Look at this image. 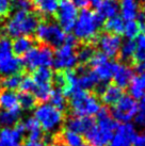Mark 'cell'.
<instances>
[{"label": "cell", "mask_w": 145, "mask_h": 146, "mask_svg": "<svg viewBox=\"0 0 145 146\" xmlns=\"http://www.w3.org/2000/svg\"><path fill=\"white\" fill-rule=\"evenodd\" d=\"M34 38L31 36H18L14 38L12 42V52L14 56L19 58L20 56H25L31 48L34 47Z\"/></svg>", "instance_id": "5bb4252c"}, {"label": "cell", "mask_w": 145, "mask_h": 146, "mask_svg": "<svg viewBox=\"0 0 145 146\" xmlns=\"http://www.w3.org/2000/svg\"><path fill=\"white\" fill-rule=\"evenodd\" d=\"M129 95L136 100L141 99L145 95V84L142 81L140 76H136L132 78V80L129 83Z\"/></svg>", "instance_id": "f1b7e54d"}, {"label": "cell", "mask_w": 145, "mask_h": 146, "mask_svg": "<svg viewBox=\"0 0 145 146\" xmlns=\"http://www.w3.org/2000/svg\"><path fill=\"white\" fill-rule=\"evenodd\" d=\"M31 77L35 84H48L53 83V74L49 67H39L33 70Z\"/></svg>", "instance_id": "4316f807"}, {"label": "cell", "mask_w": 145, "mask_h": 146, "mask_svg": "<svg viewBox=\"0 0 145 146\" xmlns=\"http://www.w3.org/2000/svg\"><path fill=\"white\" fill-rule=\"evenodd\" d=\"M12 10L11 0H0V17H7Z\"/></svg>", "instance_id": "b9f144b4"}, {"label": "cell", "mask_w": 145, "mask_h": 146, "mask_svg": "<svg viewBox=\"0 0 145 146\" xmlns=\"http://www.w3.org/2000/svg\"><path fill=\"white\" fill-rule=\"evenodd\" d=\"M51 146H67L64 142H62V140L59 138V134H56V138H55V141L51 144Z\"/></svg>", "instance_id": "7dc6e473"}, {"label": "cell", "mask_w": 145, "mask_h": 146, "mask_svg": "<svg viewBox=\"0 0 145 146\" xmlns=\"http://www.w3.org/2000/svg\"><path fill=\"white\" fill-rule=\"evenodd\" d=\"M26 131L29 132L28 141H41L43 139V130L34 116H30L23 122Z\"/></svg>", "instance_id": "7402d4cb"}, {"label": "cell", "mask_w": 145, "mask_h": 146, "mask_svg": "<svg viewBox=\"0 0 145 146\" xmlns=\"http://www.w3.org/2000/svg\"><path fill=\"white\" fill-rule=\"evenodd\" d=\"M41 21V16L34 12L15 11L4 26V31L9 37L16 38L21 35L30 36L33 32H35Z\"/></svg>", "instance_id": "7a4b0ae2"}, {"label": "cell", "mask_w": 145, "mask_h": 146, "mask_svg": "<svg viewBox=\"0 0 145 146\" xmlns=\"http://www.w3.org/2000/svg\"><path fill=\"white\" fill-rule=\"evenodd\" d=\"M49 100H50V105L55 107L61 112H64L66 108H67V102H66V98L63 95L62 90L60 89H53L50 96H49Z\"/></svg>", "instance_id": "83f0119b"}, {"label": "cell", "mask_w": 145, "mask_h": 146, "mask_svg": "<svg viewBox=\"0 0 145 146\" xmlns=\"http://www.w3.org/2000/svg\"><path fill=\"white\" fill-rule=\"evenodd\" d=\"M21 77H23L21 74H15V75L2 78V80L0 81L1 88H3V90H9V91H14L18 89L20 81H21Z\"/></svg>", "instance_id": "836d02e7"}, {"label": "cell", "mask_w": 145, "mask_h": 146, "mask_svg": "<svg viewBox=\"0 0 145 146\" xmlns=\"http://www.w3.org/2000/svg\"><path fill=\"white\" fill-rule=\"evenodd\" d=\"M12 42L7 36L0 37V59L12 54Z\"/></svg>", "instance_id": "8d00e7d4"}, {"label": "cell", "mask_w": 145, "mask_h": 146, "mask_svg": "<svg viewBox=\"0 0 145 146\" xmlns=\"http://www.w3.org/2000/svg\"><path fill=\"white\" fill-rule=\"evenodd\" d=\"M23 63L28 70H35L39 67H50L53 61V51L47 45L33 47L24 56Z\"/></svg>", "instance_id": "8992f818"}, {"label": "cell", "mask_w": 145, "mask_h": 146, "mask_svg": "<svg viewBox=\"0 0 145 146\" xmlns=\"http://www.w3.org/2000/svg\"><path fill=\"white\" fill-rule=\"evenodd\" d=\"M98 82H100V80L96 73L93 69L88 68L84 73L78 77V88L80 90L89 92L90 90H93L95 88V85Z\"/></svg>", "instance_id": "ffe728a7"}, {"label": "cell", "mask_w": 145, "mask_h": 146, "mask_svg": "<svg viewBox=\"0 0 145 146\" xmlns=\"http://www.w3.org/2000/svg\"><path fill=\"white\" fill-rule=\"evenodd\" d=\"M11 1H14V2H16L17 0H11Z\"/></svg>", "instance_id": "816d5d0a"}, {"label": "cell", "mask_w": 145, "mask_h": 146, "mask_svg": "<svg viewBox=\"0 0 145 146\" xmlns=\"http://www.w3.org/2000/svg\"><path fill=\"white\" fill-rule=\"evenodd\" d=\"M137 49V45H136V41L133 40H127L121 45V48L118 50V54H117V59L120 61L124 62V64H127L131 61L132 63V58L134 56Z\"/></svg>", "instance_id": "cb8c5ba5"}, {"label": "cell", "mask_w": 145, "mask_h": 146, "mask_svg": "<svg viewBox=\"0 0 145 146\" xmlns=\"http://www.w3.org/2000/svg\"><path fill=\"white\" fill-rule=\"evenodd\" d=\"M133 72L132 67L128 64H120L118 68L116 69V72L113 76V80H114V84H116L118 88H121L122 90L127 88L130 83V81L133 78Z\"/></svg>", "instance_id": "4fadbf2b"}, {"label": "cell", "mask_w": 145, "mask_h": 146, "mask_svg": "<svg viewBox=\"0 0 145 146\" xmlns=\"http://www.w3.org/2000/svg\"><path fill=\"white\" fill-rule=\"evenodd\" d=\"M58 0H33V7L40 16H53L58 10Z\"/></svg>", "instance_id": "ac0fdd59"}, {"label": "cell", "mask_w": 145, "mask_h": 146, "mask_svg": "<svg viewBox=\"0 0 145 146\" xmlns=\"http://www.w3.org/2000/svg\"><path fill=\"white\" fill-rule=\"evenodd\" d=\"M140 78H141V79H142V81L144 82V84H145V73L141 74V75H140Z\"/></svg>", "instance_id": "681fc988"}, {"label": "cell", "mask_w": 145, "mask_h": 146, "mask_svg": "<svg viewBox=\"0 0 145 146\" xmlns=\"http://www.w3.org/2000/svg\"><path fill=\"white\" fill-rule=\"evenodd\" d=\"M78 10L71 0H60L56 12V18L64 32H71L76 24Z\"/></svg>", "instance_id": "ba28073f"}, {"label": "cell", "mask_w": 145, "mask_h": 146, "mask_svg": "<svg viewBox=\"0 0 145 146\" xmlns=\"http://www.w3.org/2000/svg\"><path fill=\"white\" fill-rule=\"evenodd\" d=\"M35 86V83L33 81L31 76L25 75L24 77H21V81L19 84L20 92H27V93H32L33 89Z\"/></svg>", "instance_id": "74e56055"}, {"label": "cell", "mask_w": 145, "mask_h": 146, "mask_svg": "<svg viewBox=\"0 0 145 146\" xmlns=\"http://www.w3.org/2000/svg\"><path fill=\"white\" fill-rule=\"evenodd\" d=\"M34 117L39 122L43 131L48 134L56 133L59 131L64 123V114L59 111L50 104H42L36 106L34 111Z\"/></svg>", "instance_id": "277c9868"}, {"label": "cell", "mask_w": 145, "mask_h": 146, "mask_svg": "<svg viewBox=\"0 0 145 146\" xmlns=\"http://www.w3.org/2000/svg\"><path fill=\"white\" fill-rule=\"evenodd\" d=\"M36 38L50 48H59L64 44L65 32L56 23L41 21L35 30Z\"/></svg>", "instance_id": "5b68a950"}, {"label": "cell", "mask_w": 145, "mask_h": 146, "mask_svg": "<svg viewBox=\"0 0 145 146\" xmlns=\"http://www.w3.org/2000/svg\"><path fill=\"white\" fill-rule=\"evenodd\" d=\"M16 11H24V12H32L33 1L32 0H17L15 2Z\"/></svg>", "instance_id": "ab89813d"}, {"label": "cell", "mask_w": 145, "mask_h": 146, "mask_svg": "<svg viewBox=\"0 0 145 146\" xmlns=\"http://www.w3.org/2000/svg\"><path fill=\"white\" fill-rule=\"evenodd\" d=\"M21 114V109L17 108L14 110L0 109V128H12L18 123Z\"/></svg>", "instance_id": "d6986e66"}, {"label": "cell", "mask_w": 145, "mask_h": 146, "mask_svg": "<svg viewBox=\"0 0 145 146\" xmlns=\"http://www.w3.org/2000/svg\"><path fill=\"white\" fill-rule=\"evenodd\" d=\"M95 124L96 123L93 117H89V116L80 117V116H75V115H71L69 117L64 118V123H63L65 130H69L78 134H84Z\"/></svg>", "instance_id": "8fae6325"}, {"label": "cell", "mask_w": 145, "mask_h": 146, "mask_svg": "<svg viewBox=\"0 0 145 146\" xmlns=\"http://www.w3.org/2000/svg\"><path fill=\"white\" fill-rule=\"evenodd\" d=\"M59 138L67 146H81L83 144V139L80 134L69 130H64L62 133L59 134Z\"/></svg>", "instance_id": "d6a6232c"}, {"label": "cell", "mask_w": 145, "mask_h": 146, "mask_svg": "<svg viewBox=\"0 0 145 146\" xmlns=\"http://www.w3.org/2000/svg\"><path fill=\"white\" fill-rule=\"evenodd\" d=\"M53 91V83H48V84H35L34 89L32 91V94L36 100L45 104L49 99L50 93Z\"/></svg>", "instance_id": "4dcf8cb0"}, {"label": "cell", "mask_w": 145, "mask_h": 146, "mask_svg": "<svg viewBox=\"0 0 145 146\" xmlns=\"http://www.w3.org/2000/svg\"><path fill=\"white\" fill-rule=\"evenodd\" d=\"M137 134L136 128L132 124H121L117 126L112 140L107 146H131Z\"/></svg>", "instance_id": "30bf717a"}, {"label": "cell", "mask_w": 145, "mask_h": 146, "mask_svg": "<svg viewBox=\"0 0 145 146\" xmlns=\"http://www.w3.org/2000/svg\"><path fill=\"white\" fill-rule=\"evenodd\" d=\"M133 146H145V133L137 134L132 142Z\"/></svg>", "instance_id": "7bdbcfd3"}, {"label": "cell", "mask_w": 145, "mask_h": 146, "mask_svg": "<svg viewBox=\"0 0 145 146\" xmlns=\"http://www.w3.org/2000/svg\"><path fill=\"white\" fill-rule=\"evenodd\" d=\"M124 21L121 16H116L108 18L107 21L104 23V28H105V32L111 33V34H116V35H121L124 32Z\"/></svg>", "instance_id": "484cf974"}, {"label": "cell", "mask_w": 145, "mask_h": 146, "mask_svg": "<svg viewBox=\"0 0 145 146\" xmlns=\"http://www.w3.org/2000/svg\"><path fill=\"white\" fill-rule=\"evenodd\" d=\"M53 83L56 85L57 89H64L66 86V79L64 76V72H57L53 77Z\"/></svg>", "instance_id": "60d3db41"}, {"label": "cell", "mask_w": 145, "mask_h": 146, "mask_svg": "<svg viewBox=\"0 0 145 146\" xmlns=\"http://www.w3.org/2000/svg\"><path fill=\"white\" fill-rule=\"evenodd\" d=\"M120 9L123 21H134V18H137L139 4L136 0H122Z\"/></svg>", "instance_id": "603a6c76"}, {"label": "cell", "mask_w": 145, "mask_h": 146, "mask_svg": "<svg viewBox=\"0 0 145 146\" xmlns=\"http://www.w3.org/2000/svg\"><path fill=\"white\" fill-rule=\"evenodd\" d=\"M24 146H46V144L42 141H27Z\"/></svg>", "instance_id": "f6af8a7d"}, {"label": "cell", "mask_w": 145, "mask_h": 146, "mask_svg": "<svg viewBox=\"0 0 145 146\" xmlns=\"http://www.w3.org/2000/svg\"><path fill=\"white\" fill-rule=\"evenodd\" d=\"M96 10L97 14L104 19L111 18L117 15L120 11V3L117 0H101Z\"/></svg>", "instance_id": "9a60e30c"}, {"label": "cell", "mask_w": 145, "mask_h": 146, "mask_svg": "<svg viewBox=\"0 0 145 146\" xmlns=\"http://www.w3.org/2000/svg\"><path fill=\"white\" fill-rule=\"evenodd\" d=\"M18 105H19L20 109L27 110H33L36 108L37 106V100L34 97L32 93H27V92H20L18 94Z\"/></svg>", "instance_id": "f546056e"}, {"label": "cell", "mask_w": 145, "mask_h": 146, "mask_svg": "<svg viewBox=\"0 0 145 146\" xmlns=\"http://www.w3.org/2000/svg\"><path fill=\"white\" fill-rule=\"evenodd\" d=\"M123 95H124V93H123V90L121 88H118L114 83H109L106 88L104 94L100 96V99L107 107L108 106H114L121 99Z\"/></svg>", "instance_id": "2e32d148"}, {"label": "cell", "mask_w": 145, "mask_h": 146, "mask_svg": "<svg viewBox=\"0 0 145 146\" xmlns=\"http://www.w3.org/2000/svg\"><path fill=\"white\" fill-rule=\"evenodd\" d=\"M137 112L138 102L130 95H123L110 110V115L116 123L126 124L136 116Z\"/></svg>", "instance_id": "52a82bcc"}, {"label": "cell", "mask_w": 145, "mask_h": 146, "mask_svg": "<svg viewBox=\"0 0 145 146\" xmlns=\"http://www.w3.org/2000/svg\"><path fill=\"white\" fill-rule=\"evenodd\" d=\"M25 66L20 58L10 54L0 59V77H8L15 74H23Z\"/></svg>", "instance_id": "7c38bea8"}, {"label": "cell", "mask_w": 145, "mask_h": 146, "mask_svg": "<svg viewBox=\"0 0 145 146\" xmlns=\"http://www.w3.org/2000/svg\"><path fill=\"white\" fill-rule=\"evenodd\" d=\"M100 1H101V0H88L89 4L94 9H95V8L97 9V7H98V5H99V3H100Z\"/></svg>", "instance_id": "c3c4849f"}, {"label": "cell", "mask_w": 145, "mask_h": 146, "mask_svg": "<svg viewBox=\"0 0 145 146\" xmlns=\"http://www.w3.org/2000/svg\"><path fill=\"white\" fill-rule=\"evenodd\" d=\"M69 98V108L75 116L92 117L93 115L97 114L101 107L98 97L94 93H90L88 91L77 90Z\"/></svg>", "instance_id": "3957f363"}, {"label": "cell", "mask_w": 145, "mask_h": 146, "mask_svg": "<svg viewBox=\"0 0 145 146\" xmlns=\"http://www.w3.org/2000/svg\"><path fill=\"white\" fill-rule=\"evenodd\" d=\"M134 66H136V72H138L139 74L145 73V61L139 63V64H136Z\"/></svg>", "instance_id": "bcb514c9"}, {"label": "cell", "mask_w": 145, "mask_h": 146, "mask_svg": "<svg viewBox=\"0 0 145 146\" xmlns=\"http://www.w3.org/2000/svg\"><path fill=\"white\" fill-rule=\"evenodd\" d=\"M107 61H109V58L107 57L106 54H104V53L100 52V51H96L95 54L93 56V58L91 59V61L89 62V65L92 66L93 68H95L97 66H99V65L106 63Z\"/></svg>", "instance_id": "f35d334b"}, {"label": "cell", "mask_w": 145, "mask_h": 146, "mask_svg": "<svg viewBox=\"0 0 145 146\" xmlns=\"http://www.w3.org/2000/svg\"><path fill=\"white\" fill-rule=\"evenodd\" d=\"M81 146H92V145H90V144H88V143H86V144H82Z\"/></svg>", "instance_id": "f907efd6"}, {"label": "cell", "mask_w": 145, "mask_h": 146, "mask_svg": "<svg viewBox=\"0 0 145 146\" xmlns=\"http://www.w3.org/2000/svg\"><path fill=\"white\" fill-rule=\"evenodd\" d=\"M17 108H20L18 105V95L14 91H0V109L14 110Z\"/></svg>", "instance_id": "44dd1931"}, {"label": "cell", "mask_w": 145, "mask_h": 146, "mask_svg": "<svg viewBox=\"0 0 145 146\" xmlns=\"http://www.w3.org/2000/svg\"><path fill=\"white\" fill-rule=\"evenodd\" d=\"M122 45L121 35L111 34L108 32H101L98 34L95 41V47L99 48L100 52L108 58H116Z\"/></svg>", "instance_id": "9c48e42d"}, {"label": "cell", "mask_w": 145, "mask_h": 146, "mask_svg": "<svg viewBox=\"0 0 145 146\" xmlns=\"http://www.w3.org/2000/svg\"><path fill=\"white\" fill-rule=\"evenodd\" d=\"M134 123L141 127L145 126V95L141 98V102L138 105V112L134 116Z\"/></svg>", "instance_id": "d590c367"}, {"label": "cell", "mask_w": 145, "mask_h": 146, "mask_svg": "<svg viewBox=\"0 0 145 146\" xmlns=\"http://www.w3.org/2000/svg\"><path fill=\"white\" fill-rule=\"evenodd\" d=\"M124 34L128 40H133L140 34V28L139 24L136 21H126L124 25Z\"/></svg>", "instance_id": "e575fe53"}, {"label": "cell", "mask_w": 145, "mask_h": 146, "mask_svg": "<svg viewBox=\"0 0 145 146\" xmlns=\"http://www.w3.org/2000/svg\"><path fill=\"white\" fill-rule=\"evenodd\" d=\"M136 45H137V49L134 56L132 58V64H139L145 61V34H139L137 36V41H136Z\"/></svg>", "instance_id": "1f68e13d"}, {"label": "cell", "mask_w": 145, "mask_h": 146, "mask_svg": "<svg viewBox=\"0 0 145 146\" xmlns=\"http://www.w3.org/2000/svg\"><path fill=\"white\" fill-rule=\"evenodd\" d=\"M78 50L76 52V57L78 63L80 65H88L91 59L96 52V47L94 44H79L77 47Z\"/></svg>", "instance_id": "d4e9b609"}, {"label": "cell", "mask_w": 145, "mask_h": 146, "mask_svg": "<svg viewBox=\"0 0 145 146\" xmlns=\"http://www.w3.org/2000/svg\"><path fill=\"white\" fill-rule=\"evenodd\" d=\"M105 19L89 8L82 9L74 26V36L80 44H94L98 35V30L104 26Z\"/></svg>", "instance_id": "6da1fadb"}, {"label": "cell", "mask_w": 145, "mask_h": 146, "mask_svg": "<svg viewBox=\"0 0 145 146\" xmlns=\"http://www.w3.org/2000/svg\"><path fill=\"white\" fill-rule=\"evenodd\" d=\"M71 2H72L76 8H80L81 10L82 9H88L89 8V2H88V0H71Z\"/></svg>", "instance_id": "ee69618b"}, {"label": "cell", "mask_w": 145, "mask_h": 146, "mask_svg": "<svg viewBox=\"0 0 145 146\" xmlns=\"http://www.w3.org/2000/svg\"><path fill=\"white\" fill-rule=\"evenodd\" d=\"M120 66V63L115 61H107L104 64L97 66L93 69L96 75L98 76L99 80L102 82H107L109 81L110 79H112L114 74L116 72V69L118 68Z\"/></svg>", "instance_id": "e0dca14e"}]
</instances>
